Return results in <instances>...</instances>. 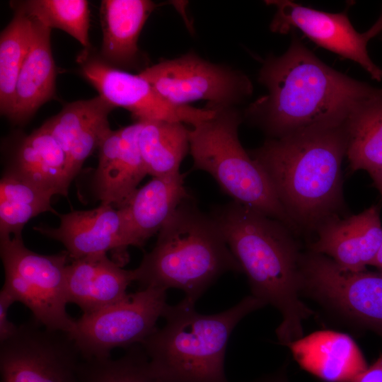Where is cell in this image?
Here are the masks:
<instances>
[{
  "label": "cell",
  "mask_w": 382,
  "mask_h": 382,
  "mask_svg": "<svg viewBox=\"0 0 382 382\" xmlns=\"http://www.w3.org/2000/svg\"><path fill=\"white\" fill-rule=\"evenodd\" d=\"M257 80L267 93L251 103L243 117L267 138L343 123L377 89L325 64L294 33L284 53L263 60Z\"/></svg>",
  "instance_id": "obj_1"
},
{
  "label": "cell",
  "mask_w": 382,
  "mask_h": 382,
  "mask_svg": "<svg viewBox=\"0 0 382 382\" xmlns=\"http://www.w3.org/2000/svg\"><path fill=\"white\" fill-rule=\"evenodd\" d=\"M347 149L344 122L267 138L248 152L299 232H313L326 219L343 216L342 163Z\"/></svg>",
  "instance_id": "obj_2"
},
{
  "label": "cell",
  "mask_w": 382,
  "mask_h": 382,
  "mask_svg": "<svg viewBox=\"0 0 382 382\" xmlns=\"http://www.w3.org/2000/svg\"><path fill=\"white\" fill-rule=\"evenodd\" d=\"M247 276L251 294L277 308L276 330L284 345L303 337V322L314 312L300 299L302 253L294 231L280 221L232 201L209 214Z\"/></svg>",
  "instance_id": "obj_3"
},
{
  "label": "cell",
  "mask_w": 382,
  "mask_h": 382,
  "mask_svg": "<svg viewBox=\"0 0 382 382\" xmlns=\"http://www.w3.org/2000/svg\"><path fill=\"white\" fill-rule=\"evenodd\" d=\"M132 271L143 288L180 289L194 303L222 274L242 272L218 224L192 197L178 206Z\"/></svg>",
  "instance_id": "obj_4"
},
{
  "label": "cell",
  "mask_w": 382,
  "mask_h": 382,
  "mask_svg": "<svg viewBox=\"0 0 382 382\" xmlns=\"http://www.w3.org/2000/svg\"><path fill=\"white\" fill-rule=\"evenodd\" d=\"M183 299L168 304L157 328L141 344L153 374L161 382H229L224 360L237 324L266 304L252 294L215 314H202Z\"/></svg>",
  "instance_id": "obj_5"
},
{
  "label": "cell",
  "mask_w": 382,
  "mask_h": 382,
  "mask_svg": "<svg viewBox=\"0 0 382 382\" xmlns=\"http://www.w3.org/2000/svg\"><path fill=\"white\" fill-rule=\"evenodd\" d=\"M208 108L214 109V114L189 130L193 168L210 174L233 201L277 219L299 233L267 176L240 142L243 112L236 107Z\"/></svg>",
  "instance_id": "obj_6"
},
{
  "label": "cell",
  "mask_w": 382,
  "mask_h": 382,
  "mask_svg": "<svg viewBox=\"0 0 382 382\" xmlns=\"http://www.w3.org/2000/svg\"><path fill=\"white\" fill-rule=\"evenodd\" d=\"M0 254L5 274L2 289L26 306L43 327L70 332L74 319L66 311L68 253L39 254L24 245L22 236H11L0 238Z\"/></svg>",
  "instance_id": "obj_7"
},
{
  "label": "cell",
  "mask_w": 382,
  "mask_h": 382,
  "mask_svg": "<svg viewBox=\"0 0 382 382\" xmlns=\"http://www.w3.org/2000/svg\"><path fill=\"white\" fill-rule=\"evenodd\" d=\"M167 306L166 291L142 288L110 306L82 314L68 334L82 359L109 358L115 348L141 344L157 328Z\"/></svg>",
  "instance_id": "obj_8"
},
{
  "label": "cell",
  "mask_w": 382,
  "mask_h": 382,
  "mask_svg": "<svg viewBox=\"0 0 382 382\" xmlns=\"http://www.w3.org/2000/svg\"><path fill=\"white\" fill-rule=\"evenodd\" d=\"M301 294L349 323L382 337V274L340 269L330 258L308 250L300 260Z\"/></svg>",
  "instance_id": "obj_9"
},
{
  "label": "cell",
  "mask_w": 382,
  "mask_h": 382,
  "mask_svg": "<svg viewBox=\"0 0 382 382\" xmlns=\"http://www.w3.org/2000/svg\"><path fill=\"white\" fill-rule=\"evenodd\" d=\"M139 74L177 105L206 100L208 107H236L253 92L250 79L241 71L210 62L192 52L161 60Z\"/></svg>",
  "instance_id": "obj_10"
},
{
  "label": "cell",
  "mask_w": 382,
  "mask_h": 382,
  "mask_svg": "<svg viewBox=\"0 0 382 382\" xmlns=\"http://www.w3.org/2000/svg\"><path fill=\"white\" fill-rule=\"evenodd\" d=\"M81 360L67 332L47 329L32 318L0 343L1 382H80Z\"/></svg>",
  "instance_id": "obj_11"
},
{
  "label": "cell",
  "mask_w": 382,
  "mask_h": 382,
  "mask_svg": "<svg viewBox=\"0 0 382 382\" xmlns=\"http://www.w3.org/2000/svg\"><path fill=\"white\" fill-rule=\"evenodd\" d=\"M88 54L85 51L78 58L83 76L99 96L115 108L127 110L137 122L168 121L193 127L214 114L210 108L172 104L139 74H130Z\"/></svg>",
  "instance_id": "obj_12"
},
{
  "label": "cell",
  "mask_w": 382,
  "mask_h": 382,
  "mask_svg": "<svg viewBox=\"0 0 382 382\" xmlns=\"http://www.w3.org/2000/svg\"><path fill=\"white\" fill-rule=\"evenodd\" d=\"M265 3L276 8L270 24L272 33L286 34L298 29L318 46L357 63L372 79L382 80V69L369 54V37L354 29L346 12L321 11L289 0Z\"/></svg>",
  "instance_id": "obj_13"
},
{
  "label": "cell",
  "mask_w": 382,
  "mask_h": 382,
  "mask_svg": "<svg viewBox=\"0 0 382 382\" xmlns=\"http://www.w3.org/2000/svg\"><path fill=\"white\" fill-rule=\"evenodd\" d=\"M58 227L35 226L41 234L62 243L71 260L110 252L122 266L129 247L123 214L112 205L101 204L89 210L58 214Z\"/></svg>",
  "instance_id": "obj_14"
},
{
  "label": "cell",
  "mask_w": 382,
  "mask_h": 382,
  "mask_svg": "<svg viewBox=\"0 0 382 382\" xmlns=\"http://www.w3.org/2000/svg\"><path fill=\"white\" fill-rule=\"evenodd\" d=\"M314 232L308 250L330 258L340 269L359 272L371 265L382 244L380 206L348 216H332Z\"/></svg>",
  "instance_id": "obj_15"
},
{
  "label": "cell",
  "mask_w": 382,
  "mask_h": 382,
  "mask_svg": "<svg viewBox=\"0 0 382 382\" xmlns=\"http://www.w3.org/2000/svg\"><path fill=\"white\" fill-rule=\"evenodd\" d=\"M141 125L111 129L100 144L93 187L101 204L123 207L147 175L139 146Z\"/></svg>",
  "instance_id": "obj_16"
},
{
  "label": "cell",
  "mask_w": 382,
  "mask_h": 382,
  "mask_svg": "<svg viewBox=\"0 0 382 382\" xmlns=\"http://www.w3.org/2000/svg\"><path fill=\"white\" fill-rule=\"evenodd\" d=\"M115 108L98 95L66 104L42 125L64 151L73 178L111 130L108 116Z\"/></svg>",
  "instance_id": "obj_17"
},
{
  "label": "cell",
  "mask_w": 382,
  "mask_h": 382,
  "mask_svg": "<svg viewBox=\"0 0 382 382\" xmlns=\"http://www.w3.org/2000/svg\"><path fill=\"white\" fill-rule=\"evenodd\" d=\"M180 172L153 178L132 194L120 209L129 246L142 248L158 233L178 206L192 196Z\"/></svg>",
  "instance_id": "obj_18"
},
{
  "label": "cell",
  "mask_w": 382,
  "mask_h": 382,
  "mask_svg": "<svg viewBox=\"0 0 382 382\" xmlns=\"http://www.w3.org/2000/svg\"><path fill=\"white\" fill-rule=\"evenodd\" d=\"M132 282V270L124 269L107 254L72 260L66 267L68 301L90 314L124 299Z\"/></svg>",
  "instance_id": "obj_19"
},
{
  "label": "cell",
  "mask_w": 382,
  "mask_h": 382,
  "mask_svg": "<svg viewBox=\"0 0 382 382\" xmlns=\"http://www.w3.org/2000/svg\"><path fill=\"white\" fill-rule=\"evenodd\" d=\"M287 346L301 367L327 382H352L368 367L357 344L345 333L319 331Z\"/></svg>",
  "instance_id": "obj_20"
},
{
  "label": "cell",
  "mask_w": 382,
  "mask_h": 382,
  "mask_svg": "<svg viewBox=\"0 0 382 382\" xmlns=\"http://www.w3.org/2000/svg\"><path fill=\"white\" fill-rule=\"evenodd\" d=\"M30 17V46L18 74L8 117L16 124L28 120L40 106L53 98L55 91L56 70L50 43L51 28L37 18Z\"/></svg>",
  "instance_id": "obj_21"
},
{
  "label": "cell",
  "mask_w": 382,
  "mask_h": 382,
  "mask_svg": "<svg viewBox=\"0 0 382 382\" xmlns=\"http://www.w3.org/2000/svg\"><path fill=\"white\" fill-rule=\"evenodd\" d=\"M4 172L65 197L74 179L64 151L42 126L20 141Z\"/></svg>",
  "instance_id": "obj_22"
},
{
  "label": "cell",
  "mask_w": 382,
  "mask_h": 382,
  "mask_svg": "<svg viewBox=\"0 0 382 382\" xmlns=\"http://www.w3.org/2000/svg\"><path fill=\"white\" fill-rule=\"evenodd\" d=\"M156 4L149 0H103L100 21L103 43L100 57L118 68L137 63L140 33Z\"/></svg>",
  "instance_id": "obj_23"
},
{
  "label": "cell",
  "mask_w": 382,
  "mask_h": 382,
  "mask_svg": "<svg viewBox=\"0 0 382 382\" xmlns=\"http://www.w3.org/2000/svg\"><path fill=\"white\" fill-rule=\"evenodd\" d=\"M345 127L349 170H364L372 175L382 167V88L355 105Z\"/></svg>",
  "instance_id": "obj_24"
},
{
  "label": "cell",
  "mask_w": 382,
  "mask_h": 382,
  "mask_svg": "<svg viewBox=\"0 0 382 382\" xmlns=\"http://www.w3.org/2000/svg\"><path fill=\"white\" fill-rule=\"evenodd\" d=\"M189 130L180 122H142L139 146L147 175L161 177L180 172L190 150Z\"/></svg>",
  "instance_id": "obj_25"
},
{
  "label": "cell",
  "mask_w": 382,
  "mask_h": 382,
  "mask_svg": "<svg viewBox=\"0 0 382 382\" xmlns=\"http://www.w3.org/2000/svg\"><path fill=\"white\" fill-rule=\"evenodd\" d=\"M53 194L15 175L4 172L0 181V238L21 237L26 223L46 212Z\"/></svg>",
  "instance_id": "obj_26"
},
{
  "label": "cell",
  "mask_w": 382,
  "mask_h": 382,
  "mask_svg": "<svg viewBox=\"0 0 382 382\" xmlns=\"http://www.w3.org/2000/svg\"><path fill=\"white\" fill-rule=\"evenodd\" d=\"M11 4L13 17L0 35V110L7 117L12 110L18 74L32 38L30 17L17 1Z\"/></svg>",
  "instance_id": "obj_27"
},
{
  "label": "cell",
  "mask_w": 382,
  "mask_h": 382,
  "mask_svg": "<svg viewBox=\"0 0 382 382\" xmlns=\"http://www.w3.org/2000/svg\"><path fill=\"white\" fill-rule=\"evenodd\" d=\"M80 382H161L151 371L141 345L127 349L118 359H82Z\"/></svg>",
  "instance_id": "obj_28"
},
{
  "label": "cell",
  "mask_w": 382,
  "mask_h": 382,
  "mask_svg": "<svg viewBox=\"0 0 382 382\" xmlns=\"http://www.w3.org/2000/svg\"><path fill=\"white\" fill-rule=\"evenodd\" d=\"M17 3L50 28L60 29L89 47V8L86 0H28Z\"/></svg>",
  "instance_id": "obj_29"
},
{
  "label": "cell",
  "mask_w": 382,
  "mask_h": 382,
  "mask_svg": "<svg viewBox=\"0 0 382 382\" xmlns=\"http://www.w3.org/2000/svg\"><path fill=\"white\" fill-rule=\"evenodd\" d=\"M15 303L13 298L4 289L0 291V343L11 337L17 331L18 327L8 318V311Z\"/></svg>",
  "instance_id": "obj_30"
},
{
  "label": "cell",
  "mask_w": 382,
  "mask_h": 382,
  "mask_svg": "<svg viewBox=\"0 0 382 382\" xmlns=\"http://www.w3.org/2000/svg\"><path fill=\"white\" fill-rule=\"evenodd\" d=\"M352 382H382V354Z\"/></svg>",
  "instance_id": "obj_31"
},
{
  "label": "cell",
  "mask_w": 382,
  "mask_h": 382,
  "mask_svg": "<svg viewBox=\"0 0 382 382\" xmlns=\"http://www.w3.org/2000/svg\"><path fill=\"white\" fill-rule=\"evenodd\" d=\"M253 382H287L284 373L282 371L275 374L265 376Z\"/></svg>",
  "instance_id": "obj_32"
},
{
  "label": "cell",
  "mask_w": 382,
  "mask_h": 382,
  "mask_svg": "<svg viewBox=\"0 0 382 382\" xmlns=\"http://www.w3.org/2000/svg\"><path fill=\"white\" fill-rule=\"evenodd\" d=\"M370 176L374 186L378 190L382 197V167Z\"/></svg>",
  "instance_id": "obj_33"
},
{
  "label": "cell",
  "mask_w": 382,
  "mask_h": 382,
  "mask_svg": "<svg viewBox=\"0 0 382 382\" xmlns=\"http://www.w3.org/2000/svg\"><path fill=\"white\" fill-rule=\"evenodd\" d=\"M371 265L376 267L378 272L382 274V244Z\"/></svg>",
  "instance_id": "obj_34"
}]
</instances>
